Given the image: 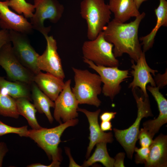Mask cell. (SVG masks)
<instances>
[{
  "mask_svg": "<svg viewBox=\"0 0 167 167\" xmlns=\"http://www.w3.org/2000/svg\"><path fill=\"white\" fill-rule=\"evenodd\" d=\"M89 67L100 76L103 85L102 92L104 95L113 100L120 92L121 83L130 77L128 70H121L118 66H107L96 65L92 61L83 58Z\"/></svg>",
  "mask_w": 167,
  "mask_h": 167,
  "instance_id": "obj_8",
  "label": "cell"
},
{
  "mask_svg": "<svg viewBox=\"0 0 167 167\" xmlns=\"http://www.w3.org/2000/svg\"><path fill=\"white\" fill-rule=\"evenodd\" d=\"M8 149L5 143L3 142L0 143V167L2 166L4 158Z\"/></svg>",
  "mask_w": 167,
  "mask_h": 167,
  "instance_id": "obj_33",
  "label": "cell"
},
{
  "mask_svg": "<svg viewBox=\"0 0 167 167\" xmlns=\"http://www.w3.org/2000/svg\"><path fill=\"white\" fill-rule=\"evenodd\" d=\"M146 89L155 99L159 111V114L157 118L147 121L143 124V128L152 137H153L161 127L167 122V100L157 87L148 85Z\"/></svg>",
  "mask_w": 167,
  "mask_h": 167,
  "instance_id": "obj_16",
  "label": "cell"
},
{
  "mask_svg": "<svg viewBox=\"0 0 167 167\" xmlns=\"http://www.w3.org/2000/svg\"><path fill=\"white\" fill-rule=\"evenodd\" d=\"M145 53L142 52L139 58L135 64L132 62L131 67L132 69L131 73L133 77V80L130 83L129 88L132 90L139 87L144 97L148 96L146 90L147 85L150 83L152 86H156L154 79L152 74L155 76L157 71L151 68L148 65L145 58Z\"/></svg>",
  "mask_w": 167,
  "mask_h": 167,
  "instance_id": "obj_13",
  "label": "cell"
},
{
  "mask_svg": "<svg viewBox=\"0 0 167 167\" xmlns=\"http://www.w3.org/2000/svg\"><path fill=\"white\" fill-rule=\"evenodd\" d=\"M11 42L9 31L5 29L0 30V49L5 44Z\"/></svg>",
  "mask_w": 167,
  "mask_h": 167,
  "instance_id": "obj_31",
  "label": "cell"
},
{
  "mask_svg": "<svg viewBox=\"0 0 167 167\" xmlns=\"http://www.w3.org/2000/svg\"><path fill=\"white\" fill-rule=\"evenodd\" d=\"M75 85L72 91L79 104H87L98 107L101 103L98 97L102 92V83L100 76L87 70L74 67Z\"/></svg>",
  "mask_w": 167,
  "mask_h": 167,
  "instance_id": "obj_2",
  "label": "cell"
},
{
  "mask_svg": "<svg viewBox=\"0 0 167 167\" xmlns=\"http://www.w3.org/2000/svg\"><path fill=\"white\" fill-rule=\"evenodd\" d=\"M167 69L163 74L159 73L156 76L155 75L154 81L156 86L159 89L165 86L167 84Z\"/></svg>",
  "mask_w": 167,
  "mask_h": 167,
  "instance_id": "obj_30",
  "label": "cell"
},
{
  "mask_svg": "<svg viewBox=\"0 0 167 167\" xmlns=\"http://www.w3.org/2000/svg\"><path fill=\"white\" fill-rule=\"evenodd\" d=\"M9 31L13 51L16 57L24 66L34 75L39 73L41 71L37 66L39 55L31 45L27 35Z\"/></svg>",
  "mask_w": 167,
  "mask_h": 167,
  "instance_id": "obj_10",
  "label": "cell"
},
{
  "mask_svg": "<svg viewBox=\"0 0 167 167\" xmlns=\"http://www.w3.org/2000/svg\"><path fill=\"white\" fill-rule=\"evenodd\" d=\"M109 9L114 15L113 19L120 23H125L131 17H136L140 13L134 0H109Z\"/></svg>",
  "mask_w": 167,
  "mask_h": 167,
  "instance_id": "obj_19",
  "label": "cell"
},
{
  "mask_svg": "<svg viewBox=\"0 0 167 167\" xmlns=\"http://www.w3.org/2000/svg\"><path fill=\"white\" fill-rule=\"evenodd\" d=\"M134 151L136 153L135 158V161L136 163L145 164L147 162L149 156V147H141L140 148L135 147Z\"/></svg>",
  "mask_w": 167,
  "mask_h": 167,
  "instance_id": "obj_28",
  "label": "cell"
},
{
  "mask_svg": "<svg viewBox=\"0 0 167 167\" xmlns=\"http://www.w3.org/2000/svg\"><path fill=\"white\" fill-rule=\"evenodd\" d=\"M46 41L45 49L39 55L37 66L39 70L64 79L65 75L61 60L57 52V43L52 36H44Z\"/></svg>",
  "mask_w": 167,
  "mask_h": 167,
  "instance_id": "obj_12",
  "label": "cell"
},
{
  "mask_svg": "<svg viewBox=\"0 0 167 167\" xmlns=\"http://www.w3.org/2000/svg\"><path fill=\"white\" fill-rule=\"evenodd\" d=\"M60 161H53L52 163L49 165H45L40 163H33L27 166L28 167H59Z\"/></svg>",
  "mask_w": 167,
  "mask_h": 167,
  "instance_id": "obj_35",
  "label": "cell"
},
{
  "mask_svg": "<svg viewBox=\"0 0 167 167\" xmlns=\"http://www.w3.org/2000/svg\"><path fill=\"white\" fill-rule=\"evenodd\" d=\"M36 11L30 18L33 29L36 30L43 36L48 35L51 26L45 27L44 22L46 19L56 24L62 16L64 10L63 6L57 0H34Z\"/></svg>",
  "mask_w": 167,
  "mask_h": 167,
  "instance_id": "obj_7",
  "label": "cell"
},
{
  "mask_svg": "<svg viewBox=\"0 0 167 167\" xmlns=\"http://www.w3.org/2000/svg\"><path fill=\"white\" fill-rule=\"evenodd\" d=\"M117 113L113 112H105L100 116V120L102 121H109L115 118Z\"/></svg>",
  "mask_w": 167,
  "mask_h": 167,
  "instance_id": "obj_34",
  "label": "cell"
},
{
  "mask_svg": "<svg viewBox=\"0 0 167 167\" xmlns=\"http://www.w3.org/2000/svg\"><path fill=\"white\" fill-rule=\"evenodd\" d=\"M80 13L87 24V37L93 40L110 22L112 12L104 0H83Z\"/></svg>",
  "mask_w": 167,
  "mask_h": 167,
  "instance_id": "obj_4",
  "label": "cell"
},
{
  "mask_svg": "<svg viewBox=\"0 0 167 167\" xmlns=\"http://www.w3.org/2000/svg\"><path fill=\"white\" fill-rule=\"evenodd\" d=\"M65 151L69 158L70 164L69 167H82V166H80L78 165L75 162L71 156L70 150L68 148H65Z\"/></svg>",
  "mask_w": 167,
  "mask_h": 167,
  "instance_id": "obj_37",
  "label": "cell"
},
{
  "mask_svg": "<svg viewBox=\"0 0 167 167\" xmlns=\"http://www.w3.org/2000/svg\"><path fill=\"white\" fill-rule=\"evenodd\" d=\"M100 128L103 131L112 130V125L111 122L109 121H102L100 126Z\"/></svg>",
  "mask_w": 167,
  "mask_h": 167,
  "instance_id": "obj_36",
  "label": "cell"
},
{
  "mask_svg": "<svg viewBox=\"0 0 167 167\" xmlns=\"http://www.w3.org/2000/svg\"><path fill=\"white\" fill-rule=\"evenodd\" d=\"M137 8L139 9L142 3L148 0H134Z\"/></svg>",
  "mask_w": 167,
  "mask_h": 167,
  "instance_id": "obj_38",
  "label": "cell"
},
{
  "mask_svg": "<svg viewBox=\"0 0 167 167\" xmlns=\"http://www.w3.org/2000/svg\"><path fill=\"white\" fill-rule=\"evenodd\" d=\"M5 1H0V26L2 29L12 30L26 34H31L33 28L24 16L11 11Z\"/></svg>",
  "mask_w": 167,
  "mask_h": 167,
  "instance_id": "obj_14",
  "label": "cell"
},
{
  "mask_svg": "<svg viewBox=\"0 0 167 167\" xmlns=\"http://www.w3.org/2000/svg\"><path fill=\"white\" fill-rule=\"evenodd\" d=\"M71 82L70 79L65 82L63 90L54 101V116L60 124L61 120L64 122L76 118L78 115L79 104L71 89Z\"/></svg>",
  "mask_w": 167,
  "mask_h": 167,
  "instance_id": "obj_11",
  "label": "cell"
},
{
  "mask_svg": "<svg viewBox=\"0 0 167 167\" xmlns=\"http://www.w3.org/2000/svg\"><path fill=\"white\" fill-rule=\"evenodd\" d=\"M113 45L105 39L101 32L95 39L85 41L82 45L83 58L96 65L118 66L119 61L113 52Z\"/></svg>",
  "mask_w": 167,
  "mask_h": 167,
  "instance_id": "obj_6",
  "label": "cell"
},
{
  "mask_svg": "<svg viewBox=\"0 0 167 167\" xmlns=\"http://www.w3.org/2000/svg\"><path fill=\"white\" fill-rule=\"evenodd\" d=\"M31 99L37 110L41 113L44 114L49 122L52 123L54 118L50 110L54 108L55 103L44 93L33 82L30 85Z\"/></svg>",
  "mask_w": 167,
  "mask_h": 167,
  "instance_id": "obj_21",
  "label": "cell"
},
{
  "mask_svg": "<svg viewBox=\"0 0 167 167\" xmlns=\"http://www.w3.org/2000/svg\"><path fill=\"white\" fill-rule=\"evenodd\" d=\"M6 4L19 14H23L26 18H31L34 11V5L27 2L25 0H6Z\"/></svg>",
  "mask_w": 167,
  "mask_h": 167,
  "instance_id": "obj_26",
  "label": "cell"
},
{
  "mask_svg": "<svg viewBox=\"0 0 167 167\" xmlns=\"http://www.w3.org/2000/svg\"><path fill=\"white\" fill-rule=\"evenodd\" d=\"M138 138L141 147H149L153 141L149 133L143 128L139 131Z\"/></svg>",
  "mask_w": 167,
  "mask_h": 167,
  "instance_id": "obj_29",
  "label": "cell"
},
{
  "mask_svg": "<svg viewBox=\"0 0 167 167\" xmlns=\"http://www.w3.org/2000/svg\"><path fill=\"white\" fill-rule=\"evenodd\" d=\"M0 115L16 119L19 115L17 110L15 99L3 94L0 91Z\"/></svg>",
  "mask_w": 167,
  "mask_h": 167,
  "instance_id": "obj_25",
  "label": "cell"
},
{
  "mask_svg": "<svg viewBox=\"0 0 167 167\" xmlns=\"http://www.w3.org/2000/svg\"><path fill=\"white\" fill-rule=\"evenodd\" d=\"M28 131L27 126L19 127H14L8 125L0 120V136L14 133L21 137H28Z\"/></svg>",
  "mask_w": 167,
  "mask_h": 167,
  "instance_id": "obj_27",
  "label": "cell"
},
{
  "mask_svg": "<svg viewBox=\"0 0 167 167\" xmlns=\"http://www.w3.org/2000/svg\"><path fill=\"white\" fill-rule=\"evenodd\" d=\"M106 143L105 142L97 143L93 153L87 161H84L82 166L88 167L96 162H100L106 167H114V159L109 156L107 150Z\"/></svg>",
  "mask_w": 167,
  "mask_h": 167,
  "instance_id": "obj_24",
  "label": "cell"
},
{
  "mask_svg": "<svg viewBox=\"0 0 167 167\" xmlns=\"http://www.w3.org/2000/svg\"><path fill=\"white\" fill-rule=\"evenodd\" d=\"M148 160L145 164L148 167L167 166V136L161 134L154 140L149 147Z\"/></svg>",
  "mask_w": 167,
  "mask_h": 167,
  "instance_id": "obj_18",
  "label": "cell"
},
{
  "mask_svg": "<svg viewBox=\"0 0 167 167\" xmlns=\"http://www.w3.org/2000/svg\"><path fill=\"white\" fill-rule=\"evenodd\" d=\"M77 110L86 115L89 123L90 142L86 156V158H88L95 145L100 142L112 143L113 140V135L110 132H104L100 128L98 122V117L101 112L100 109L94 112H90L84 109L78 108Z\"/></svg>",
  "mask_w": 167,
  "mask_h": 167,
  "instance_id": "obj_15",
  "label": "cell"
},
{
  "mask_svg": "<svg viewBox=\"0 0 167 167\" xmlns=\"http://www.w3.org/2000/svg\"><path fill=\"white\" fill-rule=\"evenodd\" d=\"M159 1V5L154 11L156 18V24L149 34L139 39L142 42V51L144 53L153 46L155 37L160 28L167 26V1L166 0Z\"/></svg>",
  "mask_w": 167,
  "mask_h": 167,
  "instance_id": "obj_20",
  "label": "cell"
},
{
  "mask_svg": "<svg viewBox=\"0 0 167 167\" xmlns=\"http://www.w3.org/2000/svg\"><path fill=\"white\" fill-rule=\"evenodd\" d=\"M34 82L51 100L54 101L64 87L63 79L53 75L40 71L35 75Z\"/></svg>",
  "mask_w": 167,
  "mask_h": 167,
  "instance_id": "obj_17",
  "label": "cell"
},
{
  "mask_svg": "<svg viewBox=\"0 0 167 167\" xmlns=\"http://www.w3.org/2000/svg\"><path fill=\"white\" fill-rule=\"evenodd\" d=\"M138 108L137 116L133 124L129 128L124 130L113 129L115 137L126 151L128 157L131 159L135 147L136 143L138 140L140 124L143 118L152 116L148 96L139 97L136 93L135 89L132 90Z\"/></svg>",
  "mask_w": 167,
  "mask_h": 167,
  "instance_id": "obj_5",
  "label": "cell"
},
{
  "mask_svg": "<svg viewBox=\"0 0 167 167\" xmlns=\"http://www.w3.org/2000/svg\"><path fill=\"white\" fill-rule=\"evenodd\" d=\"M17 111L19 115L24 117L32 129H38L42 127L39 124L36 117L37 110L33 104L28 98L22 97L15 99Z\"/></svg>",
  "mask_w": 167,
  "mask_h": 167,
  "instance_id": "obj_23",
  "label": "cell"
},
{
  "mask_svg": "<svg viewBox=\"0 0 167 167\" xmlns=\"http://www.w3.org/2000/svg\"><path fill=\"white\" fill-rule=\"evenodd\" d=\"M125 156V154L123 152L119 153L116 155L114 158V167H125L124 163Z\"/></svg>",
  "mask_w": 167,
  "mask_h": 167,
  "instance_id": "obj_32",
  "label": "cell"
},
{
  "mask_svg": "<svg viewBox=\"0 0 167 167\" xmlns=\"http://www.w3.org/2000/svg\"><path fill=\"white\" fill-rule=\"evenodd\" d=\"M143 12L129 23H120L113 19L102 31L106 40L113 46V52L116 58L127 54L136 62L143 52L138 37L139 25L145 15Z\"/></svg>",
  "mask_w": 167,
  "mask_h": 167,
  "instance_id": "obj_1",
  "label": "cell"
},
{
  "mask_svg": "<svg viewBox=\"0 0 167 167\" xmlns=\"http://www.w3.org/2000/svg\"><path fill=\"white\" fill-rule=\"evenodd\" d=\"M0 91L15 99L25 97L32 100L30 85L20 81H9L0 76Z\"/></svg>",
  "mask_w": 167,
  "mask_h": 167,
  "instance_id": "obj_22",
  "label": "cell"
},
{
  "mask_svg": "<svg viewBox=\"0 0 167 167\" xmlns=\"http://www.w3.org/2000/svg\"><path fill=\"white\" fill-rule=\"evenodd\" d=\"M0 66L11 81H20L30 85L34 82L35 75L24 66L16 57L11 42L5 44L0 49Z\"/></svg>",
  "mask_w": 167,
  "mask_h": 167,
  "instance_id": "obj_9",
  "label": "cell"
},
{
  "mask_svg": "<svg viewBox=\"0 0 167 167\" xmlns=\"http://www.w3.org/2000/svg\"><path fill=\"white\" fill-rule=\"evenodd\" d=\"M77 119L69 120L55 127L28 130V137L34 140L53 161H61V151L58 147L61 137L67 128L73 126L78 122Z\"/></svg>",
  "mask_w": 167,
  "mask_h": 167,
  "instance_id": "obj_3",
  "label": "cell"
}]
</instances>
